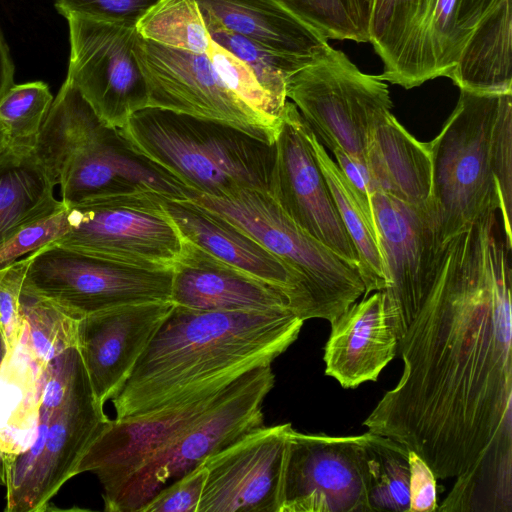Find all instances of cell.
I'll use <instances>...</instances> for the list:
<instances>
[{
	"instance_id": "d4e9b609",
	"label": "cell",
	"mask_w": 512,
	"mask_h": 512,
	"mask_svg": "<svg viewBox=\"0 0 512 512\" xmlns=\"http://www.w3.org/2000/svg\"><path fill=\"white\" fill-rule=\"evenodd\" d=\"M437 1L372 0L368 42L382 60L383 80L405 89L422 85V46Z\"/></svg>"
},
{
	"instance_id": "ee69618b",
	"label": "cell",
	"mask_w": 512,
	"mask_h": 512,
	"mask_svg": "<svg viewBox=\"0 0 512 512\" xmlns=\"http://www.w3.org/2000/svg\"><path fill=\"white\" fill-rule=\"evenodd\" d=\"M15 65L8 44L0 28V101L14 83Z\"/></svg>"
},
{
	"instance_id": "bcb514c9",
	"label": "cell",
	"mask_w": 512,
	"mask_h": 512,
	"mask_svg": "<svg viewBox=\"0 0 512 512\" xmlns=\"http://www.w3.org/2000/svg\"><path fill=\"white\" fill-rule=\"evenodd\" d=\"M6 358V346L3 338V334L0 327V368Z\"/></svg>"
},
{
	"instance_id": "ab89813d",
	"label": "cell",
	"mask_w": 512,
	"mask_h": 512,
	"mask_svg": "<svg viewBox=\"0 0 512 512\" xmlns=\"http://www.w3.org/2000/svg\"><path fill=\"white\" fill-rule=\"evenodd\" d=\"M159 0H54L65 19L72 15L136 26Z\"/></svg>"
},
{
	"instance_id": "83f0119b",
	"label": "cell",
	"mask_w": 512,
	"mask_h": 512,
	"mask_svg": "<svg viewBox=\"0 0 512 512\" xmlns=\"http://www.w3.org/2000/svg\"><path fill=\"white\" fill-rule=\"evenodd\" d=\"M33 150L7 147L0 155V245L20 227L65 206Z\"/></svg>"
},
{
	"instance_id": "6da1fadb",
	"label": "cell",
	"mask_w": 512,
	"mask_h": 512,
	"mask_svg": "<svg viewBox=\"0 0 512 512\" xmlns=\"http://www.w3.org/2000/svg\"><path fill=\"white\" fill-rule=\"evenodd\" d=\"M499 217L441 245L434 284L398 340L402 375L363 422L436 479H456L446 512H512V247Z\"/></svg>"
},
{
	"instance_id": "d6986e66",
	"label": "cell",
	"mask_w": 512,
	"mask_h": 512,
	"mask_svg": "<svg viewBox=\"0 0 512 512\" xmlns=\"http://www.w3.org/2000/svg\"><path fill=\"white\" fill-rule=\"evenodd\" d=\"M173 307L171 301L129 304L80 318L77 348L101 405L121 389Z\"/></svg>"
},
{
	"instance_id": "ac0fdd59",
	"label": "cell",
	"mask_w": 512,
	"mask_h": 512,
	"mask_svg": "<svg viewBox=\"0 0 512 512\" xmlns=\"http://www.w3.org/2000/svg\"><path fill=\"white\" fill-rule=\"evenodd\" d=\"M290 423L248 433L202 464L207 477L197 512H279Z\"/></svg>"
},
{
	"instance_id": "ba28073f",
	"label": "cell",
	"mask_w": 512,
	"mask_h": 512,
	"mask_svg": "<svg viewBox=\"0 0 512 512\" xmlns=\"http://www.w3.org/2000/svg\"><path fill=\"white\" fill-rule=\"evenodd\" d=\"M286 95L330 150L339 148L364 163L373 129L393 106L380 75L360 71L333 48L289 76Z\"/></svg>"
},
{
	"instance_id": "cb8c5ba5",
	"label": "cell",
	"mask_w": 512,
	"mask_h": 512,
	"mask_svg": "<svg viewBox=\"0 0 512 512\" xmlns=\"http://www.w3.org/2000/svg\"><path fill=\"white\" fill-rule=\"evenodd\" d=\"M366 165L377 190L428 211L432 185L429 143L412 136L392 112L372 131Z\"/></svg>"
},
{
	"instance_id": "44dd1931",
	"label": "cell",
	"mask_w": 512,
	"mask_h": 512,
	"mask_svg": "<svg viewBox=\"0 0 512 512\" xmlns=\"http://www.w3.org/2000/svg\"><path fill=\"white\" fill-rule=\"evenodd\" d=\"M182 237L223 262L273 284L288 295L293 312L304 321V299L296 274L246 232L192 199L162 197Z\"/></svg>"
},
{
	"instance_id": "836d02e7",
	"label": "cell",
	"mask_w": 512,
	"mask_h": 512,
	"mask_svg": "<svg viewBox=\"0 0 512 512\" xmlns=\"http://www.w3.org/2000/svg\"><path fill=\"white\" fill-rule=\"evenodd\" d=\"M42 81L14 84L0 101V122L6 129L8 147L33 150L53 103Z\"/></svg>"
},
{
	"instance_id": "7c38bea8",
	"label": "cell",
	"mask_w": 512,
	"mask_h": 512,
	"mask_svg": "<svg viewBox=\"0 0 512 512\" xmlns=\"http://www.w3.org/2000/svg\"><path fill=\"white\" fill-rule=\"evenodd\" d=\"M66 207L113 196L154 192L173 199L197 193L164 168L134 151L119 130L90 122L49 169Z\"/></svg>"
},
{
	"instance_id": "d590c367",
	"label": "cell",
	"mask_w": 512,
	"mask_h": 512,
	"mask_svg": "<svg viewBox=\"0 0 512 512\" xmlns=\"http://www.w3.org/2000/svg\"><path fill=\"white\" fill-rule=\"evenodd\" d=\"M206 54L229 90L248 107L279 128L287 101L283 103L271 95L244 61L213 40Z\"/></svg>"
},
{
	"instance_id": "8fae6325",
	"label": "cell",
	"mask_w": 512,
	"mask_h": 512,
	"mask_svg": "<svg viewBox=\"0 0 512 512\" xmlns=\"http://www.w3.org/2000/svg\"><path fill=\"white\" fill-rule=\"evenodd\" d=\"M253 368L241 367L212 377L158 409L110 419L84 453L76 474L94 473L103 495L110 493L146 458L231 395Z\"/></svg>"
},
{
	"instance_id": "3957f363",
	"label": "cell",
	"mask_w": 512,
	"mask_h": 512,
	"mask_svg": "<svg viewBox=\"0 0 512 512\" xmlns=\"http://www.w3.org/2000/svg\"><path fill=\"white\" fill-rule=\"evenodd\" d=\"M428 143V215L437 240L443 244L499 212L512 247V92L460 90L453 112Z\"/></svg>"
},
{
	"instance_id": "9a60e30c",
	"label": "cell",
	"mask_w": 512,
	"mask_h": 512,
	"mask_svg": "<svg viewBox=\"0 0 512 512\" xmlns=\"http://www.w3.org/2000/svg\"><path fill=\"white\" fill-rule=\"evenodd\" d=\"M66 19L70 45L66 80L106 126L119 130L134 113L148 107L146 83L133 52L136 26L77 15Z\"/></svg>"
},
{
	"instance_id": "f6af8a7d",
	"label": "cell",
	"mask_w": 512,
	"mask_h": 512,
	"mask_svg": "<svg viewBox=\"0 0 512 512\" xmlns=\"http://www.w3.org/2000/svg\"><path fill=\"white\" fill-rule=\"evenodd\" d=\"M8 147V137L7 132L3 124L0 122V155L7 149Z\"/></svg>"
},
{
	"instance_id": "8992f818",
	"label": "cell",
	"mask_w": 512,
	"mask_h": 512,
	"mask_svg": "<svg viewBox=\"0 0 512 512\" xmlns=\"http://www.w3.org/2000/svg\"><path fill=\"white\" fill-rule=\"evenodd\" d=\"M96 399L82 358L59 408L39 403L30 446L1 464L8 512L47 511L50 500L76 474L84 453L109 422Z\"/></svg>"
},
{
	"instance_id": "4dcf8cb0",
	"label": "cell",
	"mask_w": 512,
	"mask_h": 512,
	"mask_svg": "<svg viewBox=\"0 0 512 512\" xmlns=\"http://www.w3.org/2000/svg\"><path fill=\"white\" fill-rule=\"evenodd\" d=\"M364 435L370 512H408L410 505L409 450L382 435L369 431Z\"/></svg>"
},
{
	"instance_id": "2e32d148",
	"label": "cell",
	"mask_w": 512,
	"mask_h": 512,
	"mask_svg": "<svg viewBox=\"0 0 512 512\" xmlns=\"http://www.w3.org/2000/svg\"><path fill=\"white\" fill-rule=\"evenodd\" d=\"M371 205L385 263V310L399 340L434 284L442 244L426 209L381 190L372 193Z\"/></svg>"
},
{
	"instance_id": "8d00e7d4",
	"label": "cell",
	"mask_w": 512,
	"mask_h": 512,
	"mask_svg": "<svg viewBox=\"0 0 512 512\" xmlns=\"http://www.w3.org/2000/svg\"><path fill=\"white\" fill-rule=\"evenodd\" d=\"M209 34L215 43L244 61L271 95L283 103L287 101V79L304 68L302 65L274 54L237 33L213 28Z\"/></svg>"
},
{
	"instance_id": "7a4b0ae2",
	"label": "cell",
	"mask_w": 512,
	"mask_h": 512,
	"mask_svg": "<svg viewBox=\"0 0 512 512\" xmlns=\"http://www.w3.org/2000/svg\"><path fill=\"white\" fill-rule=\"evenodd\" d=\"M292 310L219 311L175 305L111 399L116 419L158 409L212 377L271 365L298 338Z\"/></svg>"
},
{
	"instance_id": "d6a6232c",
	"label": "cell",
	"mask_w": 512,
	"mask_h": 512,
	"mask_svg": "<svg viewBox=\"0 0 512 512\" xmlns=\"http://www.w3.org/2000/svg\"><path fill=\"white\" fill-rule=\"evenodd\" d=\"M136 30L146 40L194 53H206L212 41L197 0H159Z\"/></svg>"
},
{
	"instance_id": "b9f144b4",
	"label": "cell",
	"mask_w": 512,
	"mask_h": 512,
	"mask_svg": "<svg viewBox=\"0 0 512 512\" xmlns=\"http://www.w3.org/2000/svg\"><path fill=\"white\" fill-rule=\"evenodd\" d=\"M410 467L408 512H431L438 509L436 477L427 463L415 452L408 451Z\"/></svg>"
},
{
	"instance_id": "52a82bcc",
	"label": "cell",
	"mask_w": 512,
	"mask_h": 512,
	"mask_svg": "<svg viewBox=\"0 0 512 512\" xmlns=\"http://www.w3.org/2000/svg\"><path fill=\"white\" fill-rule=\"evenodd\" d=\"M271 365L251 369L224 401L146 458L113 491L103 495L108 512H138L169 480L263 427L262 402L273 388Z\"/></svg>"
},
{
	"instance_id": "5bb4252c",
	"label": "cell",
	"mask_w": 512,
	"mask_h": 512,
	"mask_svg": "<svg viewBox=\"0 0 512 512\" xmlns=\"http://www.w3.org/2000/svg\"><path fill=\"white\" fill-rule=\"evenodd\" d=\"M279 512H370L365 435L287 433Z\"/></svg>"
},
{
	"instance_id": "e575fe53",
	"label": "cell",
	"mask_w": 512,
	"mask_h": 512,
	"mask_svg": "<svg viewBox=\"0 0 512 512\" xmlns=\"http://www.w3.org/2000/svg\"><path fill=\"white\" fill-rule=\"evenodd\" d=\"M326 39L368 42L372 0H280Z\"/></svg>"
},
{
	"instance_id": "7402d4cb",
	"label": "cell",
	"mask_w": 512,
	"mask_h": 512,
	"mask_svg": "<svg viewBox=\"0 0 512 512\" xmlns=\"http://www.w3.org/2000/svg\"><path fill=\"white\" fill-rule=\"evenodd\" d=\"M398 337L386 314L382 291L353 303L333 323L324 348L325 374L343 388L377 381L397 355Z\"/></svg>"
},
{
	"instance_id": "9c48e42d",
	"label": "cell",
	"mask_w": 512,
	"mask_h": 512,
	"mask_svg": "<svg viewBox=\"0 0 512 512\" xmlns=\"http://www.w3.org/2000/svg\"><path fill=\"white\" fill-rule=\"evenodd\" d=\"M23 288L71 313L170 301L173 268L150 269L53 243L29 254Z\"/></svg>"
},
{
	"instance_id": "1f68e13d",
	"label": "cell",
	"mask_w": 512,
	"mask_h": 512,
	"mask_svg": "<svg viewBox=\"0 0 512 512\" xmlns=\"http://www.w3.org/2000/svg\"><path fill=\"white\" fill-rule=\"evenodd\" d=\"M20 307L26 326V342L40 373L57 355L77 347L81 317L23 286Z\"/></svg>"
},
{
	"instance_id": "7bdbcfd3",
	"label": "cell",
	"mask_w": 512,
	"mask_h": 512,
	"mask_svg": "<svg viewBox=\"0 0 512 512\" xmlns=\"http://www.w3.org/2000/svg\"><path fill=\"white\" fill-rule=\"evenodd\" d=\"M334 154L337 166L353 187L364 211L374 218L371 195L376 191L374 181L366 163L361 162L339 148L331 149Z\"/></svg>"
},
{
	"instance_id": "60d3db41",
	"label": "cell",
	"mask_w": 512,
	"mask_h": 512,
	"mask_svg": "<svg viewBox=\"0 0 512 512\" xmlns=\"http://www.w3.org/2000/svg\"><path fill=\"white\" fill-rule=\"evenodd\" d=\"M207 477L203 464L161 488L138 512H197Z\"/></svg>"
},
{
	"instance_id": "f35d334b",
	"label": "cell",
	"mask_w": 512,
	"mask_h": 512,
	"mask_svg": "<svg viewBox=\"0 0 512 512\" xmlns=\"http://www.w3.org/2000/svg\"><path fill=\"white\" fill-rule=\"evenodd\" d=\"M27 263L26 256L0 269V327L6 346V357L16 349L26 329L21 313L20 294Z\"/></svg>"
},
{
	"instance_id": "30bf717a",
	"label": "cell",
	"mask_w": 512,
	"mask_h": 512,
	"mask_svg": "<svg viewBox=\"0 0 512 512\" xmlns=\"http://www.w3.org/2000/svg\"><path fill=\"white\" fill-rule=\"evenodd\" d=\"M162 197L137 192L68 207L69 231L56 243L116 262L171 269L184 240Z\"/></svg>"
},
{
	"instance_id": "277c9868",
	"label": "cell",
	"mask_w": 512,
	"mask_h": 512,
	"mask_svg": "<svg viewBox=\"0 0 512 512\" xmlns=\"http://www.w3.org/2000/svg\"><path fill=\"white\" fill-rule=\"evenodd\" d=\"M130 147L197 194L269 192L275 147L232 126L146 107L119 129ZM196 194V195H197Z\"/></svg>"
},
{
	"instance_id": "484cf974",
	"label": "cell",
	"mask_w": 512,
	"mask_h": 512,
	"mask_svg": "<svg viewBox=\"0 0 512 512\" xmlns=\"http://www.w3.org/2000/svg\"><path fill=\"white\" fill-rule=\"evenodd\" d=\"M448 77L460 90L512 92V0H496Z\"/></svg>"
},
{
	"instance_id": "4fadbf2b",
	"label": "cell",
	"mask_w": 512,
	"mask_h": 512,
	"mask_svg": "<svg viewBox=\"0 0 512 512\" xmlns=\"http://www.w3.org/2000/svg\"><path fill=\"white\" fill-rule=\"evenodd\" d=\"M133 52L144 77L148 107L220 122L273 144L279 128L234 95L206 53L173 49L137 35Z\"/></svg>"
},
{
	"instance_id": "e0dca14e",
	"label": "cell",
	"mask_w": 512,
	"mask_h": 512,
	"mask_svg": "<svg viewBox=\"0 0 512 512\" xmlns=\"http://www.w3.org/2000/svg\"><path fill=\"white\" fill-rule=\"evenodd\" d=\"M310 130L295 104L287 100L274 142L269 193L298 226L358 266L356 250L312 147Z\"/></svg>"
},
{
	"instance_id": "4316f807",
	"label": "cell",
	"mask_w": 512,
	"mask_h": 512,
	"mask_svg": "<svg viewBox=\"0 0 512 512\" xmlns=\"http://www.w3.org/2000/svg\"><path fill=\"white\" fill-rule=\"evenodd\" d=\"M26 327V326H25ZM41 373L25 333L0 368V463L27 449L38 419Z\"/></svg>"
},
{
	"instance_id": "f546056e",
	"label": "cell",
	"mask_w": 512,
	"mask_h": 512,
	"mask_svg": "<svg viewBox=\"0 0 512 512\" xmlns=\"http://www.w3.org/2000/svg\"><path fill=\"white\" fill-rule=\"evenodd\" d=\"M496 0H438L431 15L421 53L422 84L448 77L482 17Z\"/></svg>"
},
{
	"instance_id": "ffe728a7",
	"label": "cell",
	"mask_w": 512,
	"mask_h": 512,
	"mask_svg": "<svg viewBox=\"0 0 512 512\" xmlns=\"http://www.w3.org/2000/svg\"><path fill=\"white\" fill-rule=\"evenodd\" d=\"M183 240L181 255L173 266L170 301L175 305L219 311L292 310L281 288Z\"/></svg>"
},
{
	"instance_id": "5b68a950",
	"label": "cell",
	"mask_w": 512,
	"mask_h": 512,
	"mask_svg": "<svg viewBox=\"0 0 512 512\" xmlns=\"http://www.w3.org/2000/svg\"><path fill=\"white\" fill-rule=\"evenodd\" d=\"M191 199L246 232L296 274L304 321L321 318L331 324L364 294L358 266L298 226L268 191L240 188Z\"/></svg>"
},
{
	"instance_id": "f1b7e54d",
	"label": "cell",
	"mask_w": 512,
	"mask_h": 512,
	"mask_svg": "<svg viewBox=\"0 0 512 512\" xmlns=\"http://www.w3.org/2000/svg\"><path fill=\"white\" fill-rule=\"evenodd\" d=\"M311 128V127H310ZM310 141L339 216L358 256V269L365 286L364 297L386 287L385 263L375 218L370 217L323 143L310 130Z\"/></svg>"
},
{
	"instance_id": "74e56055",
	"label": "cell",
	"mask_w": 512,
	"mask_h": 512,
	"mask_svg": "<svg viewBox=\"0 0 512 512\" xmlns=\"http://www.w3.org/2000/svg\"><path fill=\"white\" fill-rule=\"evenodd\" d=\"M68 215L64 206L20 227L0 245V269L62 239L69 231Z\"/></svg>"
},
{
	"instance_id": "603a6c76",
	"label": "cell",
	"mask_w": 512,
	"mask_h": 512,
	"mask_svg": "<svg viewBox=\"0 0 512 512\" xmlns=\"http://www.w3.org/2000/svg\"><path fill=\"white\" fill-rule=\"evenodd\" d=\"M207 30L237 33L266 50L306 67L332 48L315 28L280 0H197Z\"/></svg>"
}]
</instances>
